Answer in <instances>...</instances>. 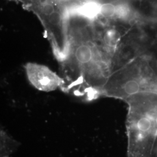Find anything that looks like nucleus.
<instances>
[{
  "instance_id": "1",
  "label": "nucleus",
  "mask_w": 157,
  "mask_h": 157,
  "mask_svg": "<svg viewBox=\"0 0 157 157\" xmlns=\"http://www.w3.org/2000/svg\"><path fill=\"white\" fill-rule=\"evenodd\" d=\"M128 101V157H157V103L144 104L135 96Z\"/></svg>"
},
{
  "instance_id": "2",
  "label": "nucleus",
  "mask_w": 157,
  "mask_h": 157,
  "mask_svg": "<svg viewBox=\"0 0 157 157\" xmlns=\"http://www.w3.org/2000/svg\"><path fill=\"white\" fill-rule=\"evenodd\" d=\"M25 70L30 83L40 91L50 92L65 87L63 79L46 66L29 62L26 64Z\"/></svg>"
},
{
  "instance_id": "3",
  "label": "nucleus",
  "mask_w": 157,
  "mask_h": 157,
  "mask_svg": "<svg viewBox=\"0 0 157 157\" xmlns=\"http://www.w3.org/2000/svg\"><path fill=\"white\" fill-rule=\"evenodd\" d=\"M19 143L12 138L3 129L0 132V157H10L19 146Z\"/></svg>"
},
{
  "instance_id": "4",
  "label": "nucleus",
  "mask_w": 157,
  "mask_h": 157,
  "mask_svg": "<svg viewBox=\"0 0 157 157\" xmlns=\"http://www.w3.org/2000/svg\"><path fill=\"white\" fill-rule=\"evenodd\" d=\"M116 6L111 3L101 4L100 15L104 17H111L115 16Z\"/></svg>"
},
{
  "instance_id": "5",
  "label": "nucleus",
  "mask_w": 157,
  "mask_h": 157,
  "mask_svg": "<svg viewBox=\"0 0 157 157\" xmlns=\"http://www.w3.org/2000/svg\"></svg>"
}]
</instances>
